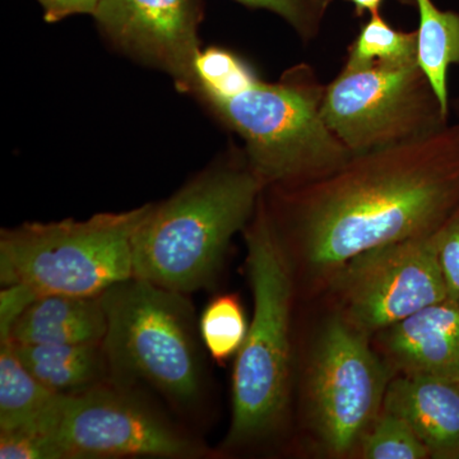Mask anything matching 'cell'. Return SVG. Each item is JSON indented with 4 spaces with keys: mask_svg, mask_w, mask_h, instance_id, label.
I'll return each mask as SVG.
<instances>
[{
    "mask_svg": "<svg viewBox=\"0 0 459 459\" xmlns=\"http://www.w3.org/2000/svg\"><path fill=\"white\" fill-rule=\"evenodd\" d=\"M102 301L110 382L155 392L179 412L197 410L204 395V365L188 295L133 277L107 290Z\"/></svg>",
    "mask_w": 459,
    "mask_h": 459,
    "instance_id": "obj_5",
    "label": "cell"
},
{
    "mask_svg": "<svg viewBox=\"0 0 459 459\" xmlns=\"http://www.w3.org/2000/svg\"><path fill=\"white\" fill-rule=\"evenodd\" d=\"M346 2L352 3L358 16H364L365 13L373 14L380 12L385 0H346ZM398 2L404 5H415V0H398Z\"/></svg>",
    "mask_w": 459,
    "mask_h": 459,
    "instance_id": "obj_26",
    "label": "cell"
},
{
    "mask_svg": "<svg viewBox=\"0 0 459 459\" xmlns=\"http://www.w3.org/2000/svg\"><path fill=\"white\" fill-rule=\"evenodd\" d=\"M419 11L418 62L443 108L451 113L448 74L459 65V13L443 11L433 0H415Z\"/></svg>",
    "mask_w": 459,
    "mask_h": 459,
    "instance_id": "obj_17",
    "label": "cell"
},
{
    "mask_svg": "<svg viewBox=\"0 0 459 459\" xmlns=\"http://www.w3.org/2000/svg\"><path fill=\"white\" fill-rule=\"evenodd\" d=\"M199 333L211 358L223 364L237 355L247 337V323L240 299L235 294L217 295L199 319Z\"/></svg>",
    "mask_w": 459,
    "mask_h": 459,
    "instance_id": "obj_19",
    "label": "cell"
},
{
    "mask_svg": "<svg viewBox=\"0 0 459 459\" xmlns=\"http://www.w3.org/2000/svg\"><path fill=\"white\" fill-rule=\"evenodd\" d=\"M107 329L102 295H42L27 307L3 341L22 344H101Z\"/></svg>",
    "mask_w": 459,
    "mask_h": 459,
    "instance_id": "obj_14",
    "label": "cell"
},
{
    "mask_svg": "<svg viewBox=\"0 0 459 459\" xmlns=\"http://www.w3.org/2000/svg\"><path fill=\"white\" fill-rule=\"evenodd\" d=\"M243 232L255 309L232 373L231 424L223 442L229 451L261 442L280 428L291 373V267L265 193Z\"/></svg>",
    "mask_w": 459,
    "mask_h": 459,
    "instance_id": "obj_4",
    "label": "cell"
},
{
    "mask_svg": "<svg viewBox=\"0 0 459 459\" xmlns=\"http://www.w3.org/2000/svg\"><path fill=\"white\" fill-rule=\"evenodd\" d=\"M265 189L244 148L229 147L170 198L152 204L134 238V277L186 295L212 286Z\"/></svg>",
    "mask_w": 459,
    "mask_h": 459,
    "instance_id": "obj_3",
    "label": "cell"
},
{
    "mask_svg": "<svg viewBox=\"0 0 459 459\" xmlns=\"http://www.w3.org/2000/svg\"><path fill=\"white\" fill-rule=\"evenodd\" d=\"M267 189L281 235L314 270L334 272L368 250L434 234L451 219L459 208V122L356 153L320 179Z\"/></svg>",
    "mask_w": 459,
    "mask_h": 459,
    "instance_id": "obj_1",
    "label": "cell"
},
{
    "mask_svg": "<svg viewBox=\"0 0 459 459\" xmlns=\"http://www.w3.org/2000/svg\"><path fill=\"white\" fill-rule=\"evenodd\" d=\"M12 346L26 369L54 394H80L110 382L102 343Z\"/></svg>",
    "mask_w": 459,
    "mask_h": 459,
    "instance_id": "obj_15",
    "label": "cell"
},
{
    "mask_svg": "<svg viewBox=\"0 0 459 459\" xmlns=\"http://www.w3.org/2000/svg\"><path fill=\"white\" fill-rule=\"evenodd\" d=\"M437 246L448 298L459 300V208L437 230Z\"/></svg>",
    "mask_w": 459,
    "mask_h": 459,
    "instance_id": "obj_22",
    "label": "cell"
},
{
    "mask_svg": "<svg viewBox=\"0 0 459 459\" xmlns=\"http://www.w3.org/2000/svg\"><path fill=\"white\" fill-rule=\"evenodd\" d=\"M198 74L193 96L241 138L267 188L320 179L351 159L323 119L325 84L312 65L300 63L265 82L243 56L216 48L205 54Z\"/></svg>",
    "mask_w": 459,
    "mask_h": 459,
    "instance_id": "obj_2",
    "label": "cell"
},
{
    "mask_svg": "<svg viewBox=\"0 0 459 459\" xmlns=\"http://www.w3.org/2000/svg\"><path fill=\"white\" fill-rule=\"evenodd\" d=\"M380 333L386 356L402 374L459 382V300L444 299Z\"/></svg>",
    "mask_w": 459,
    "mask_h": 459,
    "instance_id": "obj_12",
    "label": "cell"
},
{
    "mask_svg": "<svg viewBox=\"0 0 459 459\" xmlns=\"http://www.w3.org/2000/svg\"><path fill=\"white\" fill-rule=\"evenodd\" d=\"M343 319L365 336L448 298L437 232L376 247L333 272Z\"/></svg>",
    "mask_w": 459,
    "mask_h": 459,
    "instance_id": "obj_10",
    "label": "cell"
},
{
    "mask_svg": "<svg viewBox=\"0 0 459 459\" xmlns=\"http://www.w3.org/2000/svg\"><path fill=\"white\" fill-rule=\"evenodd\" d=\"M383 410L406 420L431 458L459 459V382L416 374L389 382Z\"/></svg>",
    "mask_w": 459,
    "mask_h": 459,
    "instance_id": "obj_13",
    "label": "cell"
},
{
    "mask_svg": "<svg viewBox=\"0 0 459 459\" xmlns=\"http://www.w3.org/2000/svg\"><path fill=\"white\" fill-rule=\"evenodd\" d=\"M151 208L3 229L0 283L25 286L36 296L102 295L134 277V238Z\"/></svg>",
    "mask_w": 459,
    "mask_h": 459,
    "instance_id": "obj_6",
    "label": "cell"
},
{
    "mask_svg": "<svg viewBox=\"0 0 459 459\" xmlns=\"http://www.w3.org/2000/svg\"><path fill=\"white\" fill-rule=\"evenodd\" d=\"M56 459H201L210 451L148 401L108 382L60 395L42 427Z\"/></svg>",
    "mask_w": 459,
    "mask_h": 459,
    "instance_id": "obj_7",
    "label": "cell"
},
{
    "mask_svg": "<svg viewBox=\"0 0 459 459\" xmlns=\"http://www.w3.org/2000/svg\"><path fill=\"white\" fill-rule=\"evenodd\" d=\"M59 395L26 369L11 342H0V431H35Z\"/></svg>",
    "mask_w": 459,
    "mask_h": 459,
    "instance_id": "obj_16",
    "label": "cell"
},
{
    "mask_svg": "<svg viewBox=\"0 0 459 459\" xmlns=\"http://www.w3.org/2000/svg\"><path fill=\"white\" fill-rule=\"evenodd\" d=\"M359 446L361 457L367 459L430 458L427 446L409 422L388 411L377 416Z\"/></svg>",
    "mask_w": 459,
    "mask_h": 459,
    "instance_id": "obj_20",
    "label": "cell"
},
{
    "mask_svg": "<svg viewBox=\"0 0 459 459\" xmlns=\"http://www.w3.org/2000/svg\"><path fill=\"white\" fill-rule=\"evenodd\" d=\"M451 108L455 110V115H457L458 120H459V95L458 98L455 99V101L453 102V105H451Z\"/></svg>",
    "mask_w": 459,
    "mask_h": 459,
    "instance_id": "obj_27",
    "label": "cell"
},
{
    "mask_svg": "<svg viewBox=\"0 0 459 459\" xmlns=\"http://www.w3.org/2000/svg\"><path fill=\"white\" fill-rule=\"evenodd\" d=\"M449 115L419 62L342 66L323 93V119L352 155L428 137Z\"/></svg>",
    "mask_w": 459,
    "mask_h": 459,
    "instance_id": "obj_8",
    "label": "cell"
},
{
    "mask_svg": "<svg viewBox=\"0 0 459 459\" xmlns=\"http://www.w3.org/2000/svg\"><path fill=\"white\" fill-rule=\"evenodd\" d=\"M39 296L22 285L3 286L0 292V341L8 337L17 319Z\"/></svg>",
    "mask_w": 459,
    "mask_h": 459,
    "instance_id": "obj_24",
    "label": "cell"
},
{
    "mask_svg": "<svg viewBox=\"0 0 459 459\" xmlns=\"http://www.w3.org/2000/svg\"><path fill=\"white\" fill-rule=\"evenodd\" d=\"M202 14L201 0H100L92 17L115 49L192 95Z\"/></svg>",
    "mask_w": 459,
    "mask_h": 459,
    "instance_id": "obj_11",
    "label": "cell"
},
{
    "mask_svg": "<svg viewBox=\"0 0 459 459\" xmlns=\"http://www.w3.org/2000/svg\"><path fill=\"white\" fill-rule=\"evenodd\" d=\"M389 382L367 336L343 318L329 320L307 371L310 416L329 453L344 455L359 446L382 412Z\"/></svg>",
    "mask_w": 459,
    "mask_h": 459,
    "instance_id": "obj_9",
    "label": "cell"
},
{
    "mask_svg": "<svg viewBox=\"0 0 459 459\" xmlns=\"http://www.w3.org/2000/svg\"><path fill=\"white\" fill-rule=\"evenodd\" d=\"M418 62V31H401L389 25L380 12L369 21L347 50L346 68Z\"/></svg>",
    "mask_w": 459,
    "mask_h": 459,
    "instance_id": "obj_18",
    "label": "cell"
},
{
    "mask_svg": "<svg viewBox=\"0 0 459 459\" xmlns=\"http://www.w3.org/2000/svg\"><path fill=\"white\" fill-rule=\"evenodd\" d=\"M48 23H56L77 14L93 16L100 0H38Z\"/></svg>",
    "mask_w": 459,
    "mask_h": 459,
    "instance_id": "obj_25",
    "label": "cell"
},
{
    "mask_svg": "<svg viewBox=\"0 0 459 459\" xmlns=\"http://www.w3.org/2000/svg\"><path fill=\"white\" fill-rule=\"evenodd\" d=\"M249 8L276 14L294 30L304 44L318 38L334 0H235Z\"/></svg>",
    "mask_w": 459,
    "mask_h": 459,
    "instance_id": "obj_21",
    "label": "cell"
},
{
    "mask_svg": "<svg viewBox=\"0 0 459 459\" xmlns=\"http://www.w3.org/2000/svg\"><path fill=\"white\" fill-rule=\"evenodd\" d=\"M2 459H56L50 444L27 430L0 431Z\"/></svg>",
    "mask_w": 459,
    "mask_h": 459,
    "instance_id": "obj_23",
    "label": "cell"
}]
</instances>
